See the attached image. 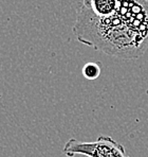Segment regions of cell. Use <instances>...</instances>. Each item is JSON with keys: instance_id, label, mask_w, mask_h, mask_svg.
Here are the masks:
<instances>
[{"instance_id": "cell-1", "label": "cell", "mask_w": 148, "mask_h": 157, "mask_svg": "<svg viewBox=\"0 0 148 157\" xmlns=\"http://www.w3.org/2000/svg\"><path fill=\"white\" fill-rule=\"evenodd\" d=\"M73 32L80 43L120 59H138L148 47L146 39L124 24L117 14L99 18L84 3L78 9Z\"/></svg>"}, {"instance_id": "cell-2", "label": "cell", "mask_w": 148, "mask_h": 157, "mask_svg": "<svg viewBox=\"0 0 148 157\" xmlns=\"http://www.w3.org/2000/svg\"><path fill=\"white\" fill-rule=\"evenodd\" d=\"M62 153L68 157H129L124 145L109 136H98L95 141H80L71 138L65 144Z\"/></svg>"}, {"instance_id": "cell-3", "label": "cell", "mask_w": 148, "mask_h": 157, "mask_svg": "<svg viewBox=\"0 0 148 157\" xmlns=\"http://www.w3.org/2000/svg\"><path fill=\"white\" fill-rule=\"evenodd\" d=\"M117 15L124 24L148 41V0H119Z\"/></svg>"}, {"instance_id": "cell-4", "label": "cell", "mask_w": 148, "mask_h": 157, "mask_svg": "<svg viewBox=\"0 0 148 157\" xmlns=\"http://www.w3.org/2000/svg\"><path fill=\"white\" fill-rule=\"evenodd\" d=\"M83 3L99 18H109L119 10V0H84Z\"/></svg>"}, {"instance_id": "cell-5", "label": "cell", "mask_w": 148, "mask_h": 157, "mask_svg": "<svg viewBox=\"0 0 148 157\" xmlns=\"http://www.w3.org/2000/svg\"><path fill=\"white\" fill-rule=\"evenodd\" d=\"M101 67L98 63H87L83 67L82 73L87 80H96L101 75Z\"/></svg>"}]
</instances>
